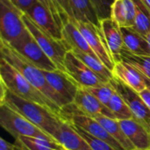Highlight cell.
I'll use <instances>...</instances> for the list:
<instances>
[{
  "mask_svg": "<svg viewBox=\"0 0 150 150\" xmlns=\"http://www.w3.org/2000/svg\"><path fill=\"white\" fill-rule=\"evenodd\" d=\"M25 14L46 33L56 40H63L62 29L57 23L56 19L42 4L36 2Z\"/></svg>",
  "mask_w": 150,
  "mask_h": 150,
  "instance_id": "cell-12",
  "label": "cell"
},
{
  "mask_svg": "<svg viewBox=\"0 0 150 150\" xmlns=\"http://www.w3.org/2000/svg\"><path fill=\"white\" fill-rule=\"evenodd\" d=\"M121 61L129 63L138 69L145 77L150 79V56L137 55L123 48L121 52Z\"/></svg>",
  "mask_w": 150,
  "mask_h": 150,
  "instance_id": "cell-25",
  "label": "cell"
},
{
  "mask_svg": "<svg viewBox=\"0 0 150 150\" xmlns=\"http://www.w3.org/2000/svg\"><path fill=\"white\" fill-rule=\"evenodd\" d=\"M108 108L114 115V118L118 120L134 119L129 106L116 91L108 104Z\"/></svg>",
  "mask_w": 150,
  "mask_h": 150,
  "instance_id": "cell-27",
  "label": "cell"
},
{
  "mask_svg": "<svg viewBox=\"0 0 150 150\" xmlns=\"http://www.w3.org/2000/svg\"><path fill=\"white\" fill-rule=\"evenodd\" d=\"M141 1L143 3V4L150 11V0H141Z\"/></svg>",
  "mask_w": 150,
  "mask_h": 150,
  "instance_id": "cell-36",
  "label": "cell"
},
{
  "mask_svg": "<svg viewBox=\"0 0 150 150\" xmlns=\"http://www.w3.org/2000/svg\"><path fill=\"white\" fill-rule=\"evenodd\" d=\"M141 97L142 98V99L144 100V102L146 103V105L149 106V108L150 109V91L149 89L144 90L143 91H142L140 93Z\"/></svg>",
  "mask_w": 150,
  "mask_h": 150,
  "instance_id": "cell-35",
  "label": "cell"
},
{
  "mask_svg": "<svg viewBox=\"0 0 150 150\" xmlns=\"http://www.w3.org/2000/svg\"><path fill=\"white\" fill-rule=\"evenodd\" d=\"M0 45L1 57L6 60L15 69H17L35 88L42 92L47 98H49L62 109L63 105L61 98L47 83L43 71L30 62L23 55L18 54L6 42L1 40Z\"/></svg>",
  "mask_w": 150,
  "mask_h": 150,
  "instance_id": "cell-3",
  "label": "cell"
},
{
  "mask_svg": "<svg viewBox=\"0 0 150 150\" xmlns=\"http://www.w3.org/2000/svg\"><path fill=\"white\" fill-rule=\"evenodd\" d=\"M133 150H150V149H134Z\"/></svg>",
  "mask_w": 150,
  "mask_h": 150,
  "instance_id": "cell-38",
  "label": "cell"
},
{
  "mask_svg": "<svg viewBox=\"0 0 150 150\" xmlns=\"http://www.w3.org/2000/svg\"><path fill=\"white\" fill-rule=\"evenodd\" d=\"M100 28L114 62L121 61V52L124 48V40L120 27L112 18H107L100 20Z\"/></svg>",
  "mask_w": 150,
  "mask_h": 150,
  "instance_id": "cell-16",
  "label": "cell"
},
{
  "mask_svg": "<svg viewBox=\"0 0 150 150\" xmlns=\"http://www.w3.org/2000/svg\"><path fill=\"white\" fill-rule=\"evenodd\" d=\"M73 104L83 113L88 116L93 118L97 116H105L115 119L111 110L85 88H79Z\"/></svg>",
  "mask_w": 150,
  "mask_h": 150,
  "instance_id": "cell-13",
  "label": "cell"
},
{
  "mask_svg": "<svg viewBox=\"0 0 150 150\" xmlns=\"http://www.w3.org/2000/svg\"><path fill=\"white\" fill-rule=\"evenodd\" d=\"M0 150H17V149L14 143H11L4 138H0Z\"/></svg>",
  "mask_w": 150,
  "mask_h": 150,
  "instance_id": "cell-34",
  "label": "cell"
},
{
  "mask_svg": "<svg viewBox=\"0 0 150 150\" xmlns=\"http://www.w3.org/2000/svg\"><path fill=\"white\" fill-rule=\"evenodd\" d=\"M23 20L26 28L32 33L46 54L57 66L58 69L64 71V59L67 52L69 51L64 40H56L46 33L25 13L23 15Z\"/></svg>",
  "mask_w": 150,
  "mask_h": 150,
  "instance_id": "cell-6",
  "label": "cell"
},
{
  "mask_svg": "<svg viewBox=\"0 0 150 150\" xmlns=\"http://www.w3.org/2000/svg\"><path fill=\"white\" fill-rule=\"evenodd\" d=\"M64 71L80 88H90L105 83L72 51H68L64 59Z\"/></svg>",
  "mask_w": 150,
  "mask_h": 150,
  "instance_id": "cell-10",
  "label": "cell"
},
{
  "mask_svg": "<svg viewBox=\"0 0 150 150\" xmlns=\"http://www.w3.org/2000/svg\"><path fill=\"white\" fill-rule=\"evenodd\" d=\"M136 6L134 0H114L111 18L120 27H134Z\"/></svg>",
  "mask_w": 150,
  "mask_h": 150,
  "instance_id": "cell-19",
  "label": "cell"
},
{
  "mask_svg": "<svg viewBox=\"0 0 150 150\" xmlns=\"http://www.w3.org/2000/svg\"><path fill=\"white\" fill-rule=\"evenodd\" d=\"M1 83L13 94L26 100L39 103L48 107L57 114L62 116V108L47 98L42 92L35 88L17 69L1 57L0 61ZM63 117V116H62Z\"/></svg>",
  "mask_w": 150,
  "mask_h": 150,
  "instance_id": "cell-2",
  "label": "cell"
},
{
  "mask_svg": "<svg viewBox=\"0 0 150 150\" xmlns=\"http://www.w3.org/2000/svg\"><path fill=\"white\" fill-rule=\"evenodd\" d=\"M136 6V15L134 28L143 36L150 31V11L141 0H134Z\"/></svg>",
  "mask_w": 150,
  "mask_h": 150,
  "instance_id": "cell-26",
  "label": "cell"
},
{
  "mask_svg": "<svg viewBox=\"0 0 150 150\" xmlns=\"http://www.w3.org/2000/svg\"><path fill=\"white\" fill-rule=\"evenodd\" d=\"M62 38L69 51H79L96 55L81 31L70 19L62 26Z\"/></svg>",
  "mask_w": 150,
  "mask_h": 150,
  "instance_id": "cell-18",
  "label": "cell"
},
{
  "mask_svg": "<svg viewBox=\"0 0 150 150\" xmlns=\"http://www.w3.org/2000/svg\"><path fill=\"white\" fill-rule=\"evenodd\" d=\"M0 105L10 106L53 138L59 129L61 123L65 120L62 116L47 106L16 96L2 83Z\"/></svg>",
  "mask_w": 150,
  "mask_h": 150,
  "instance_id": "cell-1",
  "label": "cell"
},
{
  "mask_svg": "<svg viewBox=\"0 0 150 150\" xmlns=\"http://www.w3.org/2000/svg\"><path fill=\"white\" fill-rule=\"evenodd\" d=\"M11 47L41 70L54 71L58 69L57 66L42 50L29 30L17 43Z\"/></svg>",
  "mask_w": 150,
  "mask_h": 150,
  "instance_id": "cell-8",
  "label": "cell"
},
{
  "mask_svg": "<svg viewBox=\"0 0 150 150\" xmlns=\"http://www.w3.org/2000/svg\"><path fill=\"white\" fill-rule=\"evenodd\" d=\"M24 13L11 0H0V35L2 41L12 46L28 32L23 20Z\"/></svg>",
  "mask_w": 150,
  "mask_h": 150,
  "instance_id": "cell-4",
  "label": "cell"
},
{
  "mask_svg": "<svg viewBox=\"0 0 150 150\" xmlns=\"http://www.w3.org/2000/svg\"><path fill=\"white\" fill-rule=\"evenodd\" d=\"M16 6H18L25 13L36 3L38 0H11Z\"/></svg>",
  "mask_w": 150,
  "mask_h": 150,
  "instance_id": "cell-32",
  "label": "cell"
},
{
  "mask_svg": "<svg viewBox=\"0 0 150 150\" xmlns=\"http://www.w3.org/2000/svg\"><path fill=\"white\" fill-rule=\"evenodd\" d=\"M71 21L81 31L95 54L112 72L115 62L108 49L105 36L100 26H98L92 23L83 22L76 19H73Z\"/></svg>",
  "mask_w": 150,
  "mask_h": 150,
  "instance_id": "cell-7",
  "label": "cell"
},
{
  "mask_svg": "<svg viewBox=\"0 0 150 150\" xmlns=\"http://www.w3.org/2000/svg\"><path fill=\"white\" fill-rule=\"evenodd\" d=\"M73 126L75 127L76 130L87 141V142L89 143L90 147L92 149V150H116L113 147H112L110 144H108L107 142L89 134L88 133H86L83 129L77 127L74 124H73Z\"/></svg>",
  "mask_w": 150,
  "mask_h": 150,
  "instance_id": "cell-30",
  "label": "cell"
},
{
  "mask_svg": "<svg viewBox=\"0 0 150 150\" xmlns=\"http://www.w3.org/2000/svg\"><path fill=\"white\" fill-rule=\"evenodd\" d=\"M124 48L127 51L142 56H150V47L145 36L138 33L134 27L120 28Z\"/></svg>",
  "mask_w": 150,
  "mask_h": 150,
  "instance_id": "cell-20",
  "label": "cell"
},
{
  "mask_svg": "<svg viewBox=\"0 0 150 150\" xmlns=\"http://www.w3.org/2000/svg\"><path fill=\"white\" fill-rule=\"evenodd\" d=\"M88 91H90L92 95H94L101 103H103L105 105L108 107V104L112 97V95L115 92V89L112 85V83H105L98 86L85 88Z\"/></svg>",
  "mask_w": 150,
  "mask_h": 150,
  "instance_id": "cell-28",
  "label": "cell"
},
{
  "mask_svg": "<svg viewBox=\"0 0 150 150\" xmlns=\"http://www.w3.org/2000/svg\"><path fill=\"white\" fill-rule=\"evenodd\" d=\"M124 133L134 149H150V132L134 119L119 120Z\"/></svg>",
  "mask_w": 150,
  "mask_h": 150,
  "instance_id": "cell-17",
  "label": "cell"
},
{
  "mask_svg": "<svg viewBox=\"0 0 150 150\" xmlns=\"http://www.w3.org/2000/svg\"><path fill=\"white\" fill-rule=\"evenodd\" d=\"M65 150H92L87 141L76 130L73 124L64 120L54 135Z\"/></svg>",
  "mask_w": 150,
  "mask_h": 150,
  "instance_id": "cell-14",
  "label": "cell"
},
{
  "mask_svg": "<svg viewBox=\"0 0 150 150\" xmlns=\"http://www.w3.org/2000/svg\"><path fill=\"white\" fill-rule=\"evenodd\" d=\"M146 39H147V40H148V43H149V47H150V31H149V33L147 34Z\"/></svg>",
  "mask_w": 150,
  "mask_h": 150,
  "instance_id": "cell-37",
  "label": "cell"
},
{
  "mask_svg": "<svg viewBox=\"0 0 150 150\" xmlns=\"http://www.w3.org/2000/svg\"><path fill=\"white\" fill-rule=\"evenodd\" d=\"M38 1L50 11V12L53 14V16L54 17V18L56 19L57 23L62 27V29L64 23L70 19L69 17L67 15V13L61 8V6L57 4L55 0H38Z\"/></svg>",
  "mask_w": 150,
  "mask_h": 150,
  "instance_id": "cell-29",
  "label": "cell"
},
{
  "mask_svg": "<svg viewBox=\"0 0 150 150\" xmlns=\"http://www.w3.org/2000/svg\"><path fill=\"white\" fill-rule=\"evenodd\" d=\"M112 75L114 78L134 90L138 93H141L147 89L144 76L134 67L124 61L115 62L112 69Z\"/></svg>",
  "mask_w": 150,
  "mask_h": 150,
  "instance_id": "cell-15",
  "label": "cell"
},
{
  "mask_svg": "<svg viewBox=\"0 0 150 150\" xmlns=\"http://www.w3.org/2000/svg\"><path fill=\"white\" fill-rule=\"evenodd\" d=\"M94 119L97 120L105 128V130L122 146L124 149H134V145L131 143V142L129 141V139L124 133L118 120L105 117V116H97V117H94Z\"/></svg>",
  "mask_w": 150,
  "mask_h": 150,
  "instance_id": "cell-23",
  "label": "cell"
},
{
  "mask_svg": "<svg viewBox=\"0 0 150 150\" xmlns=\"http://www.w3.org/2000/svg\"><path fill=\"white\" fill-rule=\"evenodd\" d=\"M17 150H65L53 138L42 137H20L15 139Z\"/></svg>",
  "mask_w": 150,
  "mask_h": 150,
  "instance_id": "cell-21",
  "label": "cell"
},
{
  "mask_svg": "<svg viewBox=\"0 0 150 150\" xmlns=\"http://www.w3.org/2000/svg\"><path fill=\"white\" fill-rule=\"evenodd\" d=\"M84 64H86L95 74H97L105 83H109L112 78V72L100 61L97 55H91L79 51H72Z\"/></svg>",
  "mask_w": 150,
  "mask_h": 150,
  "instance_id": "cell-24",
  "label": "cell"
},
{
  "mask_svg": "<svg viewBox=\"0 0 150 150\" xmlns=\"http://www.w3.org/2000/svg\"><path fill=\"white\" fill-rule=\"evenodd\" d=\"M0 124L15 139L20 137L53 138L6 105H0Z\"/></svg>",
  "mask_w": 150,
  "mask_h": 150,
  "instance_id": "cell-5",
  "label": "cell"
},
{
  "mask_svg": "<svg viewBox=\"0 0 150 150\" xmlns=\"http://www.w3.org/2000/svg\"><path fill=\"white\" fill-rule=\"evenodd\" d=\"M69 3L74 19L100 26V21L90 0H69Z\"/></svg>",
  "mask_w": 150,
  "mask_h": 150,
  "instance_id": "cell-22",
  "label": "cell"
},
{
  "mask_svg": "<svg viewBox=\"0 0 150 150\" xmlns=\"http://www.w3.org/2000/svg\"><path fill=\"white\" fill-rule=\"evenodd\" d=\"M42 71L49 85L61 98L63 106L72 104L80 88L72 78L65 71L61 69Z\"/></svg>",
  "mask_w": 150,
  "mask_h": 150,
  "instance_id": "cell-11",
  "label": "cell"
},
{
  "mask_svg": "<svg viewBox=\"0 0 150 150\" xmlns=\"http://www.w3.org/2000/svg\"><path fill=\"white\" fill-rule=\"evenodd\" d=\"M110 83L129 106L134 119L150 132V109L141 97L140 93L114 77Z\"/></svg>",
  "mask_w": 150,
  "mask_h": 150,
  "instance_id": "cell-9",
  "label": "cell"
},
{
  "mask_svg": "<svg viewBox=\"0 0 150 150\" xmlns=\"http://www.w3.org/2000/svg\"><path fill=\"white\" fill-rule=\"evenodd\" d=\"M57 2V4L61 6V8L67 13V15L69 17L70 20H73L74 18H73V14H72V11L70 9V6H69V0H55Z\"/></svg>",
  "mask_w": 150,
  "mask_h": 150,
  "instance_id": "cell-33",
  "label": "cell"
},
{
  "mask_svg": "<svg viewBox=\"0 0 150 150\" xmlns=\"http://www.w3.org/2000/svg\"><path fill=\"white\" fill-rule=\"evenodd\" d=\"M98 18L100 20L107 18H111V11H112V5L114 0H90Z\"/></svg>",
  "mask_w": 150,
  "mask_h": 150,
  "instance_id": "cell-31",
  "label": "cell"
}]
</instances>
